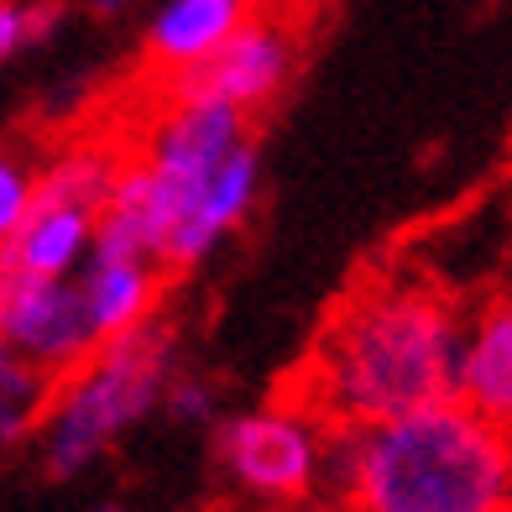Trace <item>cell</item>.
Listing matches in <instances>:
<instances>
[{"label":"cell","mask_w":512,"mask_h":512,"mask_svg":"<svg viewBox=\"0 0 512 512\" xmlns=\"http://www.w3.org/2000/svg\"><path fill=\"white\" fill-rule=\"evenodd\" d=\"M79 288H84V309L95 335H126L136 324H147L157 314V293H162V267L142 262V256H110L95 251L79 272Z\"/></svg>","instance_id":"cell-12"},{"label":"cell","mask_w":512,"mask_h":512,"mask_svg":"<svg viewBox=\"0 0 512 512\" xmlns=\"http://www.w3.org/2000/svg\"><path fill=\"white\" fill-rule=\"evenodd\" d=\"M162 413L173 418V424H189V429H215L225 418V403H220V387L199 377V371H178L168 398H162Z\"/></svg>","instance_id":"cell-16"},{"label":"cell","mask_w":512,"mask_h":512,"mask_svg":"<svg viewBox=\"0 0 512 512\" xmlns=\"http://www.w3.org/2000/svg\"><path fill=\"white\" fill-rule=\"evenodd\" d=\"M256 189H262V157H256L251 142H241L236 152L225 157V168L209 178V189H204L199 204L189 209V220L178 225L173 251H168V267H199L204 256L251 215Z\"/></svg>","instance_id":"cell-11"},{"label":"cell","mask_w":512,"mask_h":512,"mask_svg":"<svg viewBox=\"0 0 512 512\" xmlns=\"http://www.w3.org/2000/svg\"><path fill=\"white\" fill-rule=\"evenodd\" d=\"M293 63H298V42L283 21L277 16H246L241 32L230 37L215 58L168 79V89H209V95H225L246 115H256L288 89Z\"/></svg>","instance_id":"cell-7"},{"label":"cell","mask_w":512,"mask_h":512,"mask_svg":"<svg viewBox=\"0 0 512 512\" xmlns=\"http://www.w3.org/2000/svg\"><path fill=\"white\" fill-rule=\"evenodd\" d=\"M37 183H42V168H32L27 157L0 162V241L37 209Z\"/></svg>","instance_id":"cell-17"},{"label":"cell","mask_w":512,"mask_h":512,"mask_svg":"<svg viewBox=\"0 0 512 512\" xmlns=\"http://www.w3.org/2000/svg\"><path fill=\"white\" fill-rule=\"evenodd\" d=\"M209 455L241 502L314 507L330 465V418L314 413L304 398L241 408L209 429Z\"/></svg>","instance_id":"cell-4"},{"label":"cell","mask_w":512,"mask_h":512,"mask_svg":"<svg viewBox=\"0 0 512 512\" xmlns=\"http://www.w3.org/2000/svg\"><path fill=\"white\" fill-rule=\"evenodd\" d=\"M84 6L95 11V16H121L126 6H136V0H84Z\"/></svg>","instance_id":"cell-18"},{"label":"cell","mask_w":512,"mask_h":512,"mask_svg":"<svg viewBox=\"0 0 512 512\" xmlns=\"http://www.w3.org/2000/svg\"><path fill=\"white\" fill-rule=\"evenodd\" d=\"M460 403L512 434V288L471 309L460 356Z\"/></svg>","instance_id":"cell-9"},{"label":"cell","mask_w":512,"mask_h":512,"mask_svg":"<svg viewBox=\"0 0 512 512\" xmlns=\"http://www.w3.org/2000/svg\"><path fill=\"white\" fill-rule=\"evenodd\" d=\"M0 340H6V351L48 366L53 377L84 366L100 351V335L89 324L79 277L0 267Z\"/></svg>","instance_id":"cell-6"},{"label":"cell","mask_w":512,"mask_h":512,"mask_svg":"<svg viewBox=\"0 0 512 512\" xmlns=\"http://www.w3.org/2000/svg\"><path fill=\"white\" fill-rule=\"evenodd\" d=\"M178 371L183 345L162 314H152L126 335L100 340V351L58 382V398L37 429L42 481H79L131 424H142L147 413L162 408Z\"/></svg>","instance_id":"cell-3"},{"label":"cell","mask_w":512,"mask_h":512,"mask_svg":"<svg viewBox=\"0 0 512 512\" xmlns=\"http://www.w3.org/2000/svg\"><path fill=\"white\" fill-rule=\"evenodd\" d=\"M251 16V0H162L147 21V63L162 79H178L209 63Z\"/></svg>","instance_id":"cell-8"},{"label":"cell","mask_w":512,"mask_h":512,"mask_svg":"<svg viewBox=\"0 0 512 512\" xmlns=\"http://www.w3.org/2000/svg\"><path fill=\"white\" fill-rule=\"evenodd\" d=\"M84 512H131L126 502H115V497H105V502H89Z\"/></svg>","instance_id":"cell-20"},{"label":"cell","mask_w":512,"mask_h":512,"mask_svg":"<svg viewBox=\"0 0 512 512\" xmlns=\"http://www.w3.org/2000/svg\"><path fill=\"white\" fill-rule=\"evenodd\" d=\"M246 126H251V115L236 100L209 95V89H168V105L152 121L136 157L147 162L152 178L162 183V194L173 199L178 225L189 220V209L209 189V178L225 168V157L241 142H251Z\"/></svg>","instance_id":"cell-5"},{"label":"cell","mask_w":512,"mask_h":512,"mask_svg":"<svg viewBox=\"0 0 512 512\" xmlns=\"http://www.w3.org/2000/svg\"><path fill=\"white\" fill-rule=\"evenodd\" d=\"M507 512H512V502H507Z\"/></svg>","instance_id":"cell-21"},{"label":"cell","mask_w":512,"mask_h":512,"mask_svg":"<svg viewBox=\"0 0 512 512\" xmlns=\"http://www.w3.org/2000/svg\"><path fill=\"white\" fill-rule=\"evenodd\" d=\"M63 27V0H0V58L32 53Z\"/></svg>","instance_id":"cell-15"},{"label":"cell","mask_w":512,"mask_h":512,"mask_svg":"<svg viewBox=\"0 0 512 512\" xmlns=\"http://www.w3.org/2000/svg\"><path fill=\"white\" fill-rule=\"evenodd\" d=\"M512 434L445 398L382 424H330L319 512H507Z\"/></svg>","instance_id":"cell-2"},{"label":"cell","mask_w":512,"mask_h":512,"mask_svg":"<svg viewBox=\"0 0 512 512\" xmlns=\"http://www.w3.org/2000/svg\"><path fill=\"white\" fill-rule=\"evenodd\" d=\"M225 512H293V507H267V502H236V507H225Z\"/></svg>","instance_id":"cell-19"},{"label":"cell","mask_w":512,"mask_h":512,"mask_svg":"<svg viewBox=\"0 0 512 512\" xmlns=\"http://www.w3.org/2000/svg\"><path fill=\"white\" fill-rule=\"evenodd\" d=\"M126 157L115 147L100 142H74L58 157L42 162V183L37 199H63V204H84V209H105L115 194V178H121Z\"/></svg>","instance_id":"cell-13"},{"label":"cell","mask_w":512,"mask_h":512,"mask_svg":"<svg viewBox=\"0 0 512 512\" xmlns=\"http://www.w3.org/2000/svg\"><path fill=\"white\" fill-rule=\"evenodd\" d=\"M95 241H100V209L63 204V199H37L32 215L6 236L0 267L48 272V277H79L84 262L95 256Z\"/></svg>","instance_id":"cell-10"},{"label":"cell","mask_w":512,"mask_h":512,"mask_svg":"<svg viewBox=\"0 0 512 512\" xmlns=\"http://www.w3.org/2000/svg\"><path fill=\"white\" fill-rule=\"evenodd\" d=\"M465 314L424 277H377L356 288L304 361V398L330 424H382L460 398Z\"/></svg>","instance_id":"cell-1"},{"label":"cell","mask_w":512,"mask_h":512,"mask_svg":"<svg viewBox=\"0 0 512 512\" xmlns=\"http://www.w3.org/2000/svg\"><path fill=\"white\" fill-rule=\"evenodd\" d=\"M58 382L48 366H37L27 356L6 351L0 356V445L16 450L21 439H32L48 418L53 398H58Z\"/></svg>","instance_id":"cell-14"}]
</instances>
